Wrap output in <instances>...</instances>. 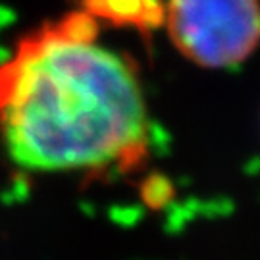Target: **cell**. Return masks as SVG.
I'll use <instances>...</instances> for the list:
<instances>
[{
  "mask_svg": "<svg viewBox=\"0 0 260 260\" xmlns=\"http://www.w3.org/2000/svg\"><path fill=\"white\" fill-rule=\"evenodd\" d=\"M133 66L99 45L91 14L45 25L0 64V147L33 174H103L149 152Z\"/></svg>",
  "mask_w": 260,
  "mask_h": 260,
  "instance_id": "cell-1",
  "label": "cell"
},
{
  "mask_svg": "<svg viewBox=\"0 0 260 260\" xmlns=\"http://www.w3.org/2000/svg\"><path fill=\"white\" fill-rule=\"evenodd\" d=\"M168 35L203 68L241 64L260 45L258 0H168Z\"/></svg>",
  "mask_w": 260,
  "mask_h": 260,
  "instance_id": "cell-2",
  "label": "cell"
},
{
  "mask_svg": "<svg viewBox=\"0 0 260 260\" xmlns=\"http://www.w3.org/2000/svg\"><path fill=\"white\" fill-rule=\"evenodd\" d=\"M91 12L133 25H154L164 16L156 0H89V14Z\"/></svg>",
  "mask_w": 260,
  "mask_h": 260,
  "instance_id": "cell-3",
  "label": "cell"
}]
</instances>
